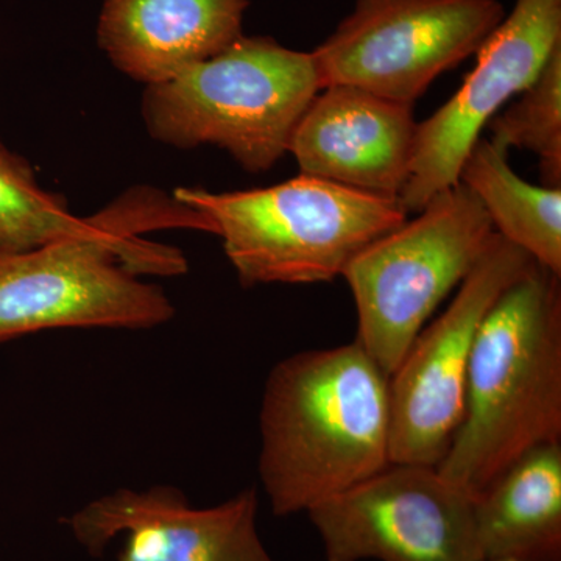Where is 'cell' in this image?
Listing matches in <instances>:
<instances>
[{"label": "cell", "mask_w": 561, "mask_h": 561, "mask_svg": "<svg viewBox=\"0 0 561 561\" xmlns=\"http://www.w3.org/2000/svg\"><path fill=\"white\" fill-rule=\"evenodd\" d=\"M260 431L273 515L308 513L391 463L389 376L356 341L291 354L268 373Z\"/></svg>", "instance_id": "obj_1"}, {"label": "cell", "mask_w": 561, "mask_h": 561, "mask_svg": "<svg viewBox=\"0 0 561 561\" xmlns=\"http://www.w3.org/2000/svg\"><path fill=\"white\" fill-rule=\"evenodd\" d=\"M99 214L95 234L0 253V343L69 328L149 330L175 317L165 291L139 279L187 272L179 249L140 238L165 227L160 192L138 187Z\"/></svg>", "instance_id": "obj_2"}, {"label": "cell", "mask_w": 561, "mask_h": 561, "mask_svg": "<svg viewBox=\"0 0 561 561\" xmlns=\"http://www.w3.org/2000/svg\"><path fill=\"white\" fill-rule=\"evenodd\" d=\"M561 442V276L534 262L486 312L463 420L437 471L476 497L524 454Z\"/></svg>", "instance_id": "obj_3"}, {"label": "cell", "mask_w": 561, "mask_h": 561, "mask_svg": "<svg viewBox=\"0 0 561 561\" xmlns=\"http://www.w3.org/2000/svg\"><path fill=\"white\" fill-rule=\"evenodd\" d=\"M321 88L312 51L267 36H239L179 76L149 84L140 114L158 142L180 150L216 146L250 173L271 171Z\"/></svg>", "instance_id": "obj_4"}, {"label": "cell", "mask_w": 561, "mask_h": 561, "mask_svg": "<svg viewBox=\"0 0 561 561\" xmlns=\"http://www.w3.org/2000/svg\"><path fill=\"white\" fill-rule=\"evenodd\" d=\"M173 198L209 221L243 287L330 283L360 250L408 220L400 198L302 173L265 190L179 187Z\"/></svg>", "instance_id": "obj_5"}, {"label": "cell", "mask_w": 561, "mask_h": 561, "mask_svg": "<svg viewBox=\"0 0 561 561\" xmlns=\"http://www.w3.org/2000/svg\"><path fill=\"white\" fill-rule=\"evenodd\" d=\"M494 234L482 203L459 181L346 265L342 276L357 311L354 341L389 378Z\"/></svg>", "instance_id": "obj_6"}, {"label": "cell", "mask_w": 561, "mask_h": 561, "mask_svg": "<svg viewBox=\"0 0 561 561\" xmlns=\"http://www.w3.org/2000/svg\"><path fill=\"white\" fill-rule=\"evenodd\" d=\"M504 18L497 0H357L312 51L321 88L345 84L413 105Z\"/></svg>", "instance_id": "obj_7"}, {"label": "cell", "mask_w": 561, "mask_h": 561, "mask_svg": "<svg viewBox=\"0 0 561 561\" xmlns=\"http://www.w3.org/2000/svg\"><path fill=\"white\" fill-rule=\"evenodd\" d=\"M534 262L496 232L448 308L416 335L389 378L391 463L438 467L463 420L479 328Z\"/></svg>", "instance_id": "obj_8"}, {"label": "cell", "mask_w": 561, "mask_h": 561, "mask_svg": "<svg viewBox=\"0 0 561 561\" xmlns=\"http://www.w3.org/2000/svg\"><path fill=\"white\" fill-rule=\"evenodd\" d=\"M306 515L327 561H483L474 497L434 467L386 470Z\"/></svg>", "instance_id": "obj_9"}, {"label": "cell", "mask_w": 561, "mask_h": 561, "mask_svg": "<svg viewBox=\"0 0 561 561\" xmlns=\"http://www.w3.org/2000/svg\"><path fill=\"white\" fill-rule=\"evenodd\" d=\"M561 44V0H516L479 47L478 62L456 94L419 124L411 175L400 194L409 213L459 183L461 165L485 125L537 79Z\"/></svg>", "instance_id": "obj_10"}, {"label": "cell", "mask_w": 561, "mask_h": 561, "mask_svg": "<svg viewBox=\"0 0 561 561\" xmlns=\"http://www.w3.org/2000/svg\"><path fill=\"white\" fill-rule=\"evenodd\" d=\"M260 496L245 489L198 508L171 485L119 489L65 519L91 556L124 538L117 561H276L257 530Z\"/></svg>", "instance_id": "obj_11"}, {"label": "cell", "mask_w": 561, "mask_h": 561, "mask_svg": "<svg viewBox=\"0 0 561 561\" xmlns=\"http://www.w3.org/2000/svg\"><path fill=\"white\" fill-rule=\"evenodd\" d=\"M416 130L413 105L331 84L309 103L289 153L302 175L400 198L411 175Z\"/></svg>", "instance_id": "obj_12"}, {"label": "cell", "mask_w": 561, "mask_h": 561, "mask_svg": "<svg viewBox=\"0 0 561 561\" xmlns=\"http://www.w3.org/2000/svg\"><path fill=\"white\" fill-rule=\"evenodd\" d=\"M249 0H103L98 41L124 76L149 84L227 49Z\"/></svg>", "instance_id": "obj_13"}, {"label": "cell", "mask_w": 561, "mask_h": 561, "mask_svg": "<svg viewBox=\"0 0 561 561\" xmlns=\"http://www.w3.org/2000/svg\"><path fill=\"white\" fill-rule=\"evenodd\" d=\"M483 559L561 561V442L524 454L474 497Z\"/></svg>", "instance_id": "obj_14"}, {"label": "cell", "mask_w": 561, "mask_h": 561, "mask_svg": "<svg viewBox=\"0 0 561 561\" xmlns=\"http://www.w3.org/2000/svg\"><path fill=\"white\" fill-rule=\"evenodd\" d=\"M459 181L482 203L497 234L561 276V187L519 179L507 151L485 138L472 146Z\"/></svg>", "instance_id": "obj_15"}, {"label": "cell", "mask_w": 561, "mask_h": 561, "mask_svg": "<svg viewBox=\"0 0 561 561\" xmlns=\"http://www.w3.org/2000/svg\"><path fill=\"white\" fill-rule=\"evenodd\" d=\"M101 214L73 216L62 195L41 186L35 169L0 140V253H20L101 231Z\"/></svg>", "instance_id": "obj_16"}, {"label": "cell", "mask_w": 561, "mask_h": 561, "mask_svg": "<svg viewBox=\"0 0 561 561\" xmlns=\"http://www.w3.org/2000/svg\"><path fill=\"white\" fill-rule=\"evenodd\" d=\"M518 95L489 122V140L507 153L522 149L537 154L545 186L561 187V44Z\"/></svg>", "instance_id": "obj_17"}, {"label": "cell", "mask_w": 561, "mask_h": 561, "mask_svg": "<svg viewBox=\"0 0 561 561\" xmlns=\"http://www.w3.org/2000/svg\"><path fill=\"white\" fill-rule=\"evenodd\" d=\"M483 561H516V560H508V559H493V560H483Z\"/></svg>", "instance_id": "obj_18"}]
</instances>
